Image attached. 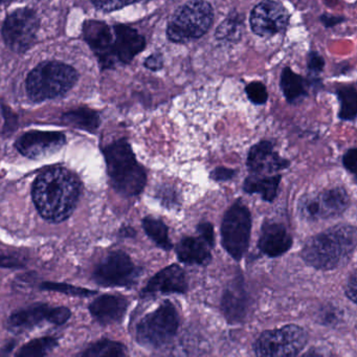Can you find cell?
<instances>
[{
  "label": "cell",
  "instance_id": "obj_1",
  "mask_svg": "<svg viewBox=\"0 0 357 357\" xmlns=\"http://www.w3.org/2000/svg\"><path fill=\"white\" fill-rule=\"evenodd\" d=\"M81 188L77 175L68 169L55 167L37 177L33 185V202L45 220L62 222L74 213Z\"/></svg>",
  "mask_w": 357,
  "mask_h": 357
},
{
  "label": "cell",
  "instance_id": "obj_2",
  "mask_svg": "<svg viewBox=\"0 0 357 357\" xmlns=\"http://www.w3.org/2000/svg\"><path fill=\"white\" fill-rule=\"evenodd\" d=\"M356 229L337 225L313 236L305 243L302 258L319 271H332L346 264L356 248Z\"/></svg>",
  "mask_w": 357,
  "mask_h": 357
},
{
  "label": "cell",
  "instance_id": "obj_3",
  "mask_svg": "<svg viewBox=\"0 0 357 357\" xmlns=\"http://www.w3.org/2000/svg\"><path fill=\"white\" fill-rule=\"evenodd\" d=\"M107 167L110 185L121 195L139 196L147 183V172L137 162L126 139L112 142L102 149Z\"/></svg>",
  "mask_w": 357,
  "mask_h": 357
},
{
  "label": "cell",
  "instance_id": "obj_4",
  "mask_svg": "<svg viewBox=\"0 0 357 357\" xmlns=\"http://www.w3.org/2000/svg\"><path fill=\"white\" fill-rule=\"evenodd\" d=\"M78 80L75 68L57 61L43 62L29 74L26 78V91L34 102L63 96Z\"/></svg>",
  "mask_w": 357,
  "mask_h": 357
},
{
  "label": "cell",
  "instance_id": "obj_5",
  "mask_svg": "<svg viewBox=\"0 0 357 357\" xmlns=\"http://www.w3.org/2000/svg\"><path fill=\"white\" fill-rule=\"evenodd\" d=\"M213 22L214 11L208 1L190 0L173 14L167 28V36L174 43L196 40L208 32Z\"/></svg>",
  "mask_w": 357,
  "mask_h": 357
},
{
  "label": "cell",
  "instance_id": "obj_6",
  "mask_svg": "<svg viewBox=\"0 0 357 357\" xmlns=\"http://www.w3.org/2000/svg\"><path fill=\"white\" fill-rule=\"evenodd\" d=\"M179 328V315L170 301H165L137 324V342L147 349H160L172 342Z\"/></svg>",
  "mask_w": 357,
  "mask_h": 357
},
{
  "label": "cell",
  "instance_id": "obj_7",
  "mask_svg": "<svg viewBox=\"0 0 357 357\" xmlns=\"http://www.w3.org/2000/svg\"><path fill=\"white\" fill-rule=\"evenodd\" d=\"M252 215L241 199L236 200L225 212L221 225V243L227 254L241 260L250 246Z\"/></svg>",
  "mask_w": 357,
  "mask_h": 357
},
{
  "label": "cell",
  "instance_id": "obj_8",
  "mask_svg": "<svg viewBox=\"0 0 357 357\" xmlns=\"http://www.w3.org/2000/svg\"><path fill=\"white\" fill-rule=\"evenodd\" d=\"M307 344V333L302 327L286 325L263 332L254 344L258 356H296Z\"/></svg>",
  "mask_w": 357,
  "mask_h": 357
},
{
  "label": "cell",
  "instance_id": "obj_9",
  "mask_svg": "<svg viewBox=\"0 0 357 357\" xmlns=\"http://www.w3.org/2000/svg\"><path fill=\"white\" fill-rule=\"evenodd\" d=\"M350 204V195L344 188H333L304 196L298 202V215L306 221L336 218L348 210Z\"/></svg>",
  "mask_w": 357,
  "mask_h": 357
},
{
  "label": "cell",
  "instance_id": "obj_10",
  "mask_svg": "<svg viewBox=\"0 0 357 357\" xmlns=\"http://www.w3.org/2000/svg\"><path fill=\"white\" fill-rule=\"evenodd\" d=\"M142 268L122 250L110 252L96 267L93 279L102 287H132L141 275Z\"/></svg>",
  "mask_w": 357,
  "mask_h": 357
},
{
  "label": "cell",
  "instance_id": "obj_11",
  "mask_svg": "<svg viewBox=\"0 0 357 357\" xmlns=\"http://www.w3.org/2000/svg\"><path fill=\"white\" fill-rule=\"evenodd\" d=\"M38 29V16L26 8L16 10L6 18L1 34L9 49L15 53H24L34 45Z\"/></svg>",
  "mask_w": 357,
  "mask_h": 357
},
{
  "label": "cell",
  "instance_id": "obj_12",
  "mask_svg": "<svg viewBox=\"0 0 357 357\" xmlns=\"http://www.w3.org/2000/svg\"><path fill=\"white\" fill-rule=\"evenodd\" d=\"M72 317V311L66 306H51L45 303L33 304L10 315L8 327L16 333H24L38 327L43 323L62 326Z\"/></svg>",
  "mask_w": 357,
  "mask_h": 357
},
{
  "label": "cell",
  "instance_id": "obj_13",
  "mask_svg": "<svg viewBox=\"0 0 357 357\" xmlns=\"http://www.w3.org/2000/svg\"><path fill=\"white\" fill-rule=\"evenodd\" d=\"M289 22V14L281 3L273 0H264L258 3L250 13V28L260 37L273 36L285 30Z\"/></svg>",
  "mask_w": 357,
  "mask_h": 357
},
{
  "label": "cell",
  "instance_id": "obj_14",
  "mask_svg": "<svg viewBox=\"0 0 357 357\" xmlns=\"http://www.w3.org/2000/svg\"><path fill=\"white\" fill-rule=\"evenodd\" d=\"M66 144L63 133L55 131H30L16 141L15 147L22 155L38 160L59 151Z\"/></svg>",
  "mask_w": 357,
  "mask_h": 357
},
{
  "label": "cell",
  "instance_id": "obj_15",
  "mask_svg": "<svg viewBox=\"0 0 357 357\" xmlns=\"http://www.w3.org/2000/svg\"><path fill=\"white\" fill-rule=\"evenodd\" d=\"M83 32L85 40L91 45L104 68H112L118 63L114 51V29L104 22L89 20L85 22Z\"/></svg>",
  "mask_w": 357,
  "mask_h": 357
},
{
  "label": "cell",
  "instance_id": "obj_16",
  "mask_svg": "<svg viewBox=\"0 0 357 357\" xmlns=\"http://www.w3.org/2000/svg\"><path fill=\"white\" fill-rule=\"evenodd\" d=\"M188 281L185 271L177 264L169 265L150 279L141 292L142 298L158 294H185Z\"/></svg>",
  "mask_w": 357,
  "mask_h": 357
},
{
  "label": "cell",
  "instance_id": "obj_17",
  "mask_svg": "<svg viewBox=\"0 0 357 357\" xmlns=\"http://www.w3.org/2000/svg\"><path fill=\"white\" fill-rule=\"evenodd\" d=\"M246 165L250 172L261 175L283 170L290 164L275 151L271 142L262 141L250 148Z\"/></svg>",
  "mask_w": 357,
  "mask_h": 357
},
{
  "label": "cell",
  "instance_id": "obj_18",
  "mask_svg": "<svg viewBox=\"0 0 357 357\" xmlns=\"http://www.w3.org/2000/svg\"><path fill=\"white\" fill-rule=\"evenodd\" d=\"M221 310L229 324H239L245 319L248 310V294L241 275H238L223 292Z\"/></svg>",
  "mask_w": 357,
  "mask_h": 357
},
{
  "label": "cell",
  "instance_id": "obj_19",
  "mask_svg": "<svg viewBox=\"0 0 357 357\" xmlns=\"http://www.w3.org/2000/svg\"><path fill=\"white\" fill-rule=\"evenodd\" d=\"M294 240L283 223L265 220L261 229L258 246L263 254L277 258L292 248Z\"/></svg>",
  "mask_w": 357,
  "mask_h": 357
},
{
  "label": "cell",
  "instance_id": "obj_20",
  "mask_svg": "<svg viewBox=\"0 0 357 357\" xmlns=\"http://www.w3.org/2000/svg\"><path fill=\"white\" fill-rule=\"evenodd\" d=\"M128 306V300L125 296L103 294L91 303L89 312L101 325H112L123 321Z\"/></svg>",
  "mask_w": 357,
  "mask_h": 357
},
{
  "label": "cell",
  "instance_id": "obj_21",
  "mask_svg": "<svg viewBox=\"0 0 357 357\" xmlns=\"http://www.w3.org/2000/svg\"><path fill=\"white\" fill-rule=\"evenodd\" d=\"M114 51L116 62L130 63L135 56L139 55L146 47V39L135 29L131 26H114Z\"/></svg>",
  "mask_w": 357,
  "mask_h": 357
},
{
  "label": "cell",
  "instance_id": "obj_22",
  "mask_svg": "<svg viewBox=\"0 0 357 357\" xmlns=\"http://www.w3.org/2000/svg\"><path fill=\"white\" fill-rule=\"evenodd\" d=\"M178 260L190 265H206L212 259L211 248L202 237L183 238L175 248Z\"/></svg>",
  "mask_w": 357,
  "mask_h": 357
},
{
  "label": "cell",
  "instance_id": "obj_23",
  "mask_svg": "<svg viewBox=\"0 0 357 357\" xmlns=\"http://www.w3.org/2000/svg\"><path fill=\"white\" fill-rule=\"evenodd\" d=\"M281 178V175L259 176L256 174L254 176L248 177L244 181L243 190L248 194H260L263 200L273 202L277 197Z\"/></svg>",
  "mask_w": 357,
  "mask_h": 357
},
{
  "label": "cell",
  "instance_id": "obj_24",
  "mask_svg": "<svg viewBox=\"0 0 357 357\" xmlns=\"http://www.w3.org/2000/svg\"><path fill=\"white\" fill-rule=\"evenodd\" d=\"M306 80L291 68H285L282 72L280 85L284 97L289 103H298L306 97Z\"/></svg>",
  "mask_w": 357,
  "mask_h": 357
},
{
  "label": "cell",
  "instance_id": "obj_25",
  "mask_svg": "<svg viewBox=\"0 0 357 357\" xmlns=\"http://www.w3.org/2000/svg\"><path fill=\"white\" fill-rule=\"evenodd\" d=\"M62 121L75 128L82 129L89 132H95L100 126L99 114L87 108H80V109L66 112L62 116Z\"/></svg>",
  "mask_w": 357,
  "mask_h": 357
},
{
  "label": "cell",
  "instance_id": "obj_26",
  "mask_svg": "<svg viewBox=\"0 0 357 357\" xmlns=\"http://www.w3.org/2000/svg\"><path fill=\"white\" fill-rule=\"evenodd\" d=\"M78 355L84 357H123L127 355V348L122 342L103 338L93 342Z\"/></svg>",
  "mask_w": 357,
  "mask_h": 357
},
{
  "label": "cell",
  "instance_id": "obj_27",
  "mask_svg": "<svg viewBox=\"0 0 357 357\" xmlns=\"http://www.w3.org/2000/svg\"><path fill=\"white\" fill-rule=\"evenodd\" d=\"M243 18L237 12H233L227 16L225 22L217 28L215 36L218 40L225 43H238L243 34Z\"/></svg>",
  "mask_w": 357,
  "mask_h": 357
},
{
  "label": "cell",
  "instance_id": "obj_28",
  "mask_svg": "<svg viewBox=\"0 0 357 357\" xmlns=\"http://www.w3.org/2000/svg\"><path fill=\"white\" fill-rule=\"evenodd\" d=\"M143 229L148 237L162 250H172L173 244L169 238V229L166 223L153 217H146L143 219Z\"/></svg>",
  "mask_w": 357,
  "mask_h": 357
},
{
  "label": "cell",
  "instance_id": "obj_29",
  "mask_svg": "<svg viewBox=\"0 0 357 357\" xmlns=\"http://www.w3.org/2000/svg\"><path fill=\"white\" fill-rule=\"evenodd\" d=\"M59 342L58 338L53 336H45V337L36 338L24 344L20 350L16 353L18 357H39L50 354L52 351L57 348Z\"/></svg>",
  "mask_w": 357,
  "mask_h": 357
},
{
  "label": "cell",
  "instance_id": "obj_30",
  "mask_svg": "<svg viewBox=\"0 0 357 357\" xmlns=\"http://www.w3.org/2000/svg\"><path fill=\"white\" fill-rule=\"evenodd\" d=\"M340 102L338 116L342 121H354L357 114V91L354 85L342 86L337 89Z\"/></svg>",
  "mask_w": 357,
  "mask_h": 357
},
{
  "label": "cell",
  "instance_id": "obj_31",
  "mask_svg": "<svg viewBox=\"0 0 357 357\" xmlns=\"http://www.w3.org/2000/svg\"><path fill=\"white\" fill-rule=\"evenodd\" d=\"M39 289L45 291H56L66 294L70 296H78V298H89L96 296L98 291L89 288L78 287L70 284L57 283V282H43L39 285Z\"/></svg>",
  "mask_w": 357,
  "mask_h": 357
},
{
  "label": "cell",
  "instance_id": "obj_32",
  "mask_svg": "<svg viewBox=\"0 0 357 357\" xmlns=\"http://www.w3.org/2000/svg\"><path fill=\"white\" fill-rule=\"evenodd\" d=\"M248 100L255 105H263L268 100L266 86L262 82H252L246 86Z\"/></svg>",
  "mask_w": 357,
  "mask_h": 357
},
{
  "label": "cell",
  "instance_id": "obj_33",
  "mask_svg": "<svg viewBox=\"0 0 357 357\" xmlns=\"http://www.w3.org/2000/svg\"><path fill=\"white\" fill-rule=\"evenodd\" d=\"M139 0H91L96 8L100 11L114 12L123 9L127 6L137 3Z\"/></svg>",
  "mask_w": 357,
  "mask_h": 357
},
{
  "label": "cell",
  "instance_id": "obj_34",
  "mask_svg": "<svg viewBox=\"0 0 357 357\" xmlns=\"http://www.w3.org/2000/svg\"><path fill=\"white\" fill-rule=\"evenodd\" d=\"M158 198L165 206H176L177 202H178L176 191L172 187H168V185H164L158 190Z\"/></svg>",
  "mask_w": 357,
  "mask_h": 357
},
{
  "label": "cell",
  "instance_id": "obj_35",
  "mask_svg": "<svg viewBox=\"0 0 357 357\" xmlns=\"http://www.w3.org/2000/svg\"><path fill=\"white\" fill-rule=\"evenodd\" d=\"M325 66V60L317 52H312L308 56V70L313 77H317L319 73L323 72Z\"/></svg>",
  "mask_w": 357,
  "mask_h": 357
},
{
  "label": "cell",
  "instance_id": "obj_36",
  "mask_svg": "<svg viewBox=\"0 0 357 357\" xmlns=\"http://www.w3.org/2000/svg\"><path fill=\"white\" fill-rule=\"evenodd\" d=\"M197 231L199 233V237H202L210 245L211 248H214L215 234L212 223L208 222V221L200 222L197 225Z\"/></svg>",
  "mask_w": 357,
  "mask_h": 357
},
{
  "label": "cell",
  "instance_id": "obj_37",
  "mask_svg": "<svg viewBox=\"0 0 357 357\" xmlns=\"http://www.w3.org/2000/svg\"><path fill=\"white\" fill-rule=\"evenodd\" d=\"M26 267V263L16 256L1 255L0 256V268L22 269Z\"/></svg>",
  "mask_w": 357,
  "mask_h": 357
},
{
  "label": "cell",
  "instance_id": "obj_38",
  "mask_svg": "<svg viewBox=\"0 0 357 357\" xmlns=\"http://www.w3.org/2000/svg\"><path fill=\"white\" fill-rule=\"evenodd\" d=\"M236 176V171L233 169L225 168V167H218L211 172V179L215 181H231Z\"/></svg>",
  "mask_w": 357,
  "mask_h": 357
},
{
  "label": "cell",
  "instance_id": "obj_39",
  "mask_svg": "<svg viewBox=\"0 0 357 357\" xmlns=\"http://www.w3.org/2000/svg\"><path fill=\"white\" fill-rule=\"evenodd\" d=\"M356 160H357V149L356 148H352L349 149L348 151L344 153V158H342V164H344V168L355 176L356 175Z\"/></svg>",
  "mask_w": 357,
  "mask_h": 357
},
{
  "label": "cell",
  "instance_id": "obj_40",
  "mask_svg": "<svg viewBox=\"0 0 357 357\" xmlns=\"http://www.w3.org/2000/svg\"><path fill=\"white\" fill-rule=\"evenodd\" d=\"M144 66H145L148 70H153V72L162 70V66H164V58H162V56L160 55V54H152L150 57H148L147 59H146Z\"/></svg>",
  "mask_w": 357,
  "mask_h": 357
},
{
  "label": "cell",
  "instance_id": "obj_41",
  "mask_svg": "<svg viewBox=\"0 0 357 357\" xmlns=\"http://www.w3.org/2000/svg\"><path fill=\"white\" fill-rule=\"evenodd\" d=\"M346 296L353 303H356V273L351 275L346 287Z\"/></svg>",
  "mask_w": 357,
  "mask_h": 357
},
{
  "label": "cell",
  "instance_id": "obj_42",
  "mask_svg": "<svg viewBox=\"0 0 357 357\" xmlns=\"http://www.w3.org/2000/svg\"><path fill=\"white\" fill-rule=\"evenodd\" d=\"M344 18L342 17H336V16L331 15H323L321 16V22H323L324 26L326 28H331V26H336V24H340V22H344Z\"/></svg>",
  "mask_w": 357,
  "mask_h": 357
},
{
  "label": "cell",
  "instance_id": "obj_43",
  "mask_svg": "<svg viewBox=\"0 0 357 357\" xmlns=\"http://www.w3.org/2000/svg\"><path fill=\"white\" fill-rule=\"evenodd\" d=\"M135 234V229L130 227H125L120 229V235L123 238H133Z\"/></svg>",
  "mask_w": 357,
  "mask_h": 357
},
{
  "label": "cell",
  "instance_id": "obj_44",
  "mask_svg": "<svg viewBox=\"0 0 357 357\" xmlns=\"http://www.w3.org/2000/svg\"><path fill=\"white\" fill-rule=\"evenodd\" d=\"M16 342H9L7 344V346L3 347V350H1V352H3V354H10V353L13 351V349L15 348Z\"/></svg>",
  "mask_w": 357,
  "mask_h": 357
},
{
  "label": "cell",
  "instance_id": "obj_45",
  "mask_svg": "<svg viewBox=\"0 0 357 357\" xmlns=\"http://www.w3.org/2000/svg\"><path fill=\"white\" fill-rule=\"evenodd\" d=\"M7 1H10V0H0V3H7Z\"/></svg>",
  "mask_w": 357,
  "mask_h": 357
}]
</instances>
